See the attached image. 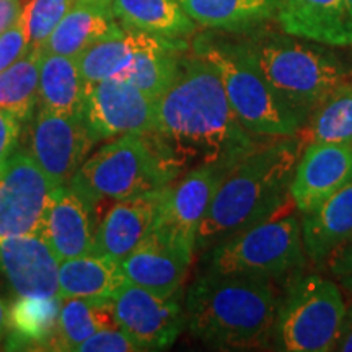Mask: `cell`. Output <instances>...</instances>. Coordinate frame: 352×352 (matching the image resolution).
<instances>
[{"label":"cell","mask_w":352,"mask_h":352,"mask_svg":"<svg viewBox=\"0 0 352 352\" xmlns=\"http://www.w3.org/2000/svg\"><path fill=\"white\" fill-rule=\"evenodd\" d=\"M151 134L182 175L199 165L230 170L263 142L235 116L214 64L196 52L183 56L175 82L157 100Z\"/></svg>","instance_id":"cell-1"},{"label":"cell","mask_w":352,"mask_h":352,"mask_svg":"<svg viewBox=\"0 0 352 352\" xmlns=\"http://www.w3.org/2000/svg\"><path fill=\"white\" fill-rule=\"evenodd\" d=\"M302 147L297 135L259 142L220 179L196 233V253L289 212L290 184ZM296 208V206H294Z\"/></svg>","instance_id":"cell-2"},{"label":"cell","mask_w":352,"mask_h":352,"mask_svg":"<svg viewBox=\"0 0 352 352\" xmlns=\"http://www.w3.org/2000/svg\"><path fill=\"white\" fill-rule=\"evenodd\" d=\"M280 296L277 284L204 271L184 298V328L214 351L272 349Z\"/></svg>","instance_id":"cell-3"},{"label":"cell","mask_w":352,"mask_h":352,"mask_svg":"<svg viewBox=\"0 0 352 352\" xmlns=\"http://www.w3.org/2000/svg\"><path fill=\"white\" fill-rule=\"evenodd\" d=\"M267 82L287 107L302 120L329 95L352 85V64L328 50L327 44L261 28L243 33Z\"/></svg>","instance_id":"cell-4"},{"label":"cell","mask_w":352,"mask_h":352,"mask_svg":"<svg viewBox=\"0 0 352 352\" xmlns=\"http://www.w3.org/2000/svg\"><path fill=\"white\" fill-rule=\"evenodd\" d=\"M195 52L217 69L233 113L254 138L297 135L302 120L276 94L243 39L201 36Z\"/></svg>","instance_id":"cell-5"},{"label":"cell","mask_w":352,"mask_h":352,"mask_svg":"<svg viewBox=\"0 0 352 352\" xmlns=\"http://www.w3.org/2000/svg\"><path fill=\"white\" fill-rule=\"evenodd\" d=\"M182 176L160 151L151 132L114 138L87 158L69 186L95 209L103 202L120 201L157 191Z\"/></svg>","instance_id":"cell-6"},{"label":"cell","mask_w":352,"mask_h":352,"mask_svg":"<svg viewBox=\"0 0 352 352\" xmlns=\"http://www.w3.org/2000/svg\"><path fill=\"white\" fill-rule=\"evenodd\" d=\"M307 261L300 217L284 212L212 246L206 271L277 284L302 274Z\"/></svg>","instance_id":"cell-7"},{"label":"cell","mask_w":352,"mask_h":352,"mask_svg":"<svg viewBox=\"0 0 352 352\" xmlns=\"http://www.w3.org/2000/svg\"><path fill=\"white\" fill-rule=\"evenodd\" d=\"M346 302L340 285L315 272L290 279L276 316L272 349L329 352L334 349Z\"/></svg>","instance_id":"cell-8"},{"label":"cell","mask_w":352,"mask_h":352,"mask_svg":"<svg viewBox=\"0 0 352 352\" xmlns=\"http://www.w3.org/2000/svg\"><path fill=\"white\" fill-rule=\"evenodd\" d=\"M26 129V153L56 186H65L87 160L95 140L82 114H64L41 108Z\"/></svg>","instance_id":"cell-9"},{"label":"cell","mask_w":352,"mask_h":352,"mask_svg":"<svg viewBox=\"0 0 352 352\" xmlns=\"http://www.w3.org/2000/svg\"><path fill=\"white\" fill-rule=\"evenodd\" d=\"M157 101L121 78L87 83L82 118L91 139L145 134L155 127Z\"/></svg>","instance_id":"cell-10"},{"label":"cell","mask_w":352,"mask_h":352,"mask_svg":"<svg viewBox=\"0 0 352 352\" xmlns=\"http://www.w3.org/2000/svg\"><path fill=\"white\" fill-rule=\"evenodd\" d=\"M56 188L28 153H13L0 171V241L39 233Z\"/></svg>","instance_id":"cell-11"},{"label":"cell","mask_w":352,"mask_h":352,"mask_svg":"<svg viewBox=\"0 0 352 352\" xmlns=\"http://www.w3.org/2000/svg\"><path fill=\"white\" fill-rule=\"evenodd\" d=\"M118 327L140 351H165L184 328V311L178 294L158 296L126 280L113 297Z\"/></svg>","instance_id":"cell-12"},{"label":"cell","mask_w":352,"mask_h":352,"mask_svg":"<svg viewBox=\"0 0 352 352\" xmlns=\"http://www.w3.org/2000/svg\"><path fill=\"white\" fill-rule=\"evenodd\" d=\"M227 168L215 165H199L188 170L168 186L155 227L186 252L196 254V233L208 212L215 189Z\"/></svg>","instance_id":"cell-13"},{"label":"cell","mask_w":352,"mask_h":352,"mask_svg":"<svg viewBox=\"0 0 352 352\" xmlns=\"http://www.w3.org/2000/svg\"><path fill=\"white\" fill-rule=\"evenodd\" d=\"M349 182L352 142L310 144L302 148L290 184V197L302 215L318 208Z\"/></svg>","instance_id":"cell-14"},{"label":"cell","mask_w":352,"mask_h":352,"mask_svg":"<svg viewBox=\"0 0 352 352\" xmlns=\"http://www.w3.org/2000/svg\"><path fill=\"white\" fill-rule=\"evenodd\" d=\"M164 192L165 188H162L145 195L114 201L103 219L96 222L90 253L104 254L118 261L124 259L155 227Z\"/></svg>","instance_id":"cell-15"},{"label":"cell","mask_w":352,"mask_h":352,"mask_svg":"<svg viewBox=\"0 0 352 352\" xmlns=\"http://www.w3.org/2000/svg\"><path fill=\"white\" fill-rule=\"evenodd\" d=\"M192 259L195 254L152 228L138 248L121 259V267L129 283L170 297L179 294Z\"/></svg>","instance_id":"cell-16"},{"label":"cell","mask_w":352,"mask_h":352,"mask_svg":"<svg viewBox=\"0 0 352 352\" xmlns=\"http://www.w3.org/2000/svg\"><path fill=\"white\" fill-rule=\"evenodd\" d=\"M59 264L39 233L0 241V271L20 297L59 296Z\"/></svg>","instance_id":"cell-17"},{"label":"cell","mask_w":352,"mask_h":352,"mask_svg":"<svg viewBox=\"0 0 352 352\" xmlns=\"http://www.w3.org/2000/svg\"><path fill=\"white\" fill-rule=\"evenodd\" d=\"M95 217L90 206L69 184L57 186L44 210L39 235L59 261L91 252Z\"/></svg>","instance_id":"cell-18"},{"label":"cell","mask_w":352,"mask_h":352,"mask_svg":"<svg viewBox=\"0 0 352 352\" xmlns=\"http://www.w3.org/2000/svg\"><path fill=\"white\" fill-rule=\"evenodd\" d=\"M276 21L292 36L331 47H352L347 0H277Z\"/></svg>","instance_id":"cell-19"},{"label":"cell","mask_w":352,"mask_h":352,"mask_svg":"<svg viewBox=\"0 0 352 352\" xmlns=\"http://www.w3.org/2000/svg\"><path fill=\"white\" fill-rule=\"evenodd\" d=\"M111 0H74L72 7L43 44V52L77 57L88 46L120 28Z\"/></svg>","instance_id":"cell-20"},{"label":"cell","mask_w":352,"mask_h":352,"mask_svg":"<svg viewBox=\"0 0 352 352\" xmlns=\"http://www.w3.org/2000/svg\"><path fill=\"white\" fill-rule=\"evenodd\" d=\"M300 223L308 261L321 267L333 250L352 236V182L311 212L302 214Z\"/></svg>","instance_id":"cell-21"},{"label":"cell","mask_w":352,"mask_h":352,"mask_svg":"<svg viewBox=\"0 0 352 352\" xmlns=\"http://www.w3.org/2000/svg\"><path fill=\"white\" fill-rule=\"evenodd\" d=\"M63 297H20L7 307V349H52Z\"/></svg>","instance_id":"cell-22"},{"label":"cell","mask_w":352,"mask_h":352,"mask_svg":"<svg viewBox=\"0 0 352 352\" xmlns=\"http://www.w3.org/2000/svg\"><path fill=\"white\" fill-rule=\"evenodd\" d=\"M196 25L248 33L277 19V0H176Z\"/></svg>","instance_id":"cell-23"},{"label":"cell","mask_w":352,"mask_h":352,"mask_svg":"<svg viewBox=\"0 0 352 352\" xmlns=\"http://www.w3.org/2000/svg\"><path fill=\"white\" fill-rule=\"evenodd\" d=\"M121 261L104 254L87 253L59 264V296L113 298L126 283Z\"/></svg>","instance_id":"cell-24"},{"label":"cell","mask_w":352,"mask_h":352,"mask_svg":"<svg viewBox=\"0 0 352 352\" xmlns=\"http://www.w3.org/2000/svg\"><path fill=\"white\" fill-rule=\"evenodd\" d=\"M122 26L166 39H184L196 33V23L176 0H111Z\"/></svg>","instance_id":"cell-25"},{"label":"cell","mask_w":352,"mask_h":352,"mask_svg":"<svg viewBox=\"0 0 352 352\" xmlns=\"http://www.w3.org/2000/svg\"><path fill=\"white\" fill-rule=\"evenodd\" d=\"M87 82L76 57L43 52L38 101L41 108L64 114H82Z\"/></svg>","instance_id":"cell-26"},{"label":"cell","mask_w":352,"mask_h":352,"mask_svg":"<svg viewBox=\"0 0 352 352\" xmlns=\"http://www.w3.org/2000/svg\"><path fill=\"white\" fill-rule=\"evenodd\" d=\"M121 25V23H120ZM142 32L120 26L88 46L85 51L76 57L82 77L87 83H95L107 78H121L124 80L134 63Z\"/></svg>","instance_id":"cell-27"},{"label":"cell","mask_w":352,"mask_h":352,"mask_svg":"<svg viewBox=\"0 0 352 352\" xmlns=\"http://www.w3.org/2000/svg\"><path fill=\"white\" fill-rule=\"evenodd\" d=\"M118 327L113 298L63 297L52 351H77L91 334Z\"/></svg>","instance_id":"cell-28"},{"label":"cell","mask_w":352,"mask_h":352,"mask_svg":"<svg viewBox=\"0 0 352 352\" xmlns=\"http://www.w3.org/2000/svg\"><path fill=\"white\" fill-rule=\"evenodd\" d=\"M300 147L310 144L352 142V85L329 95L315 108L297 132Z\"/></svg>","instance_id":"cell-29"},{"label":"cell","mask_w":352,"mask_h":352,"mask_svg":"<svg viewBox=\"0 0 352 352\" xmlns=\"http://www.w3.org/2000/svg\"><path fill=\"white\" fill-rule=\"evenodd\" d=\"M41 57V47H32L0 72V109L13 114L21 122L33 116L38 103Z\"/></svg>","instance_id":"cell-30"},{"label":"cell","mask_w":352,"mask_h":352,"mask_svg":"<svg viewBox=\"0 0 352 352\" xmlns=\"http://www.w3.org/2000/svg\"><path fill=\"white\" fill-rule=\"evenodd\" d=\"M72 3L74 0H26L20 19L28 33L30 46L43 47Z\"/></svg>","instance_id":"cell-31"},{"label":"cell","mask_w":352,"mask_h":352,"mask_svg":"<svg viewBox=\"0 0 352 352\" xmlns=\"http://www.w3.org/2000/svg\"><path fill=\"white\" fill-rule=\"evenodd\" d=\"M78 352H140L139 346L120 327L104 328L91 334L77 347Z\"/></svg>","instance_id":"cell-32"},{"label":"cell","mask_w":352,"mask_h":352,"mask_svg":"<svg viewBox=\"0 0 352 352\" xmlns=\"http://www.w3.org/2000/svg\"><path fill=\"white\" fill-rule=\"evenodd\" d=\"M30 50L32 46H30L28 33H26L23 21L19 19L10 28L0 33V72L16 63Z\"/></svg>","instance_id":"cell-33"},{"label":"cell","mask_w":352,"mask_h":352,"mask_svg":"<svg viewBox=\"0 0 352 352\" xmlns=\"http://www.w3.org/2000/svg\"><path fill=\"white\" fill-rule=\"evenodd\" d=\"M323 266L342 292L352 297V236L333 250Z\"/></svg>","instance_id":"cell-34"},{"label":"cell","mask_w":352,"mask_h":352,"mask_svg":"<svg viewBox=\"0 0 352 352\" xmlns=\"http://www.w3.org/2000/svg\"><path fill=\"white\" fill-rule=\"evenodd\" d=\"M21 121L0 109V171L6 168L13 153L19 151Z\"/></svg>","instance_id":"cell-35"},{"label":"cell","mask_w":352,"mask_h":352,"mask_svg":"<svg viewBox=\"0 0 352 352\" xmlns=\"http://www.w3.org/2000/svg\"><path fill=\"white\" fill-rule=\"evenodd\" d=\"M333 351L352 352V297L346 303L344 316H342V323L340 328V336H338Z\"/></svg>","instance_id":"cell-36"},{"label":"cell","mask_w":352,"mask_h":352,"mask_svg":"<svg viewBox=\"0 0 352 352\" xmlns=\"http://www.w3.org/2000/svg\"><path fill=\"white\" fill-rule=\"evenodd\" d=\"M21 6L20 0H0V33L20 19Z\"/></svg>","instance_id":"cell-37"},{"label":"cell","mask_w":352,"mask_h":352,"mask_svg":"<svg viewBox=\"0 0 352 352\" xmlns=\"http://www.w3.org/2000/svg\"><path fill=\"white\" fill-rule=\"evenodd\" d=\"M7 336V307L0 300V341Z\"/></svg>","instance_id":"cell-38"},{"label":"cell","mask_w":352,"mask_h":352,"mask_svg":"<svg viewBox=\"0 0 352 352\" xmlns=\"http://www.w3.org/2000/svg\"><path fill=\"white\" fill-rule=\"evenodd\" d=\"M347 3H349V8H351V13H352V0H347Z\"/></svg>","instance_id":"cell-39"}]
</instances>
